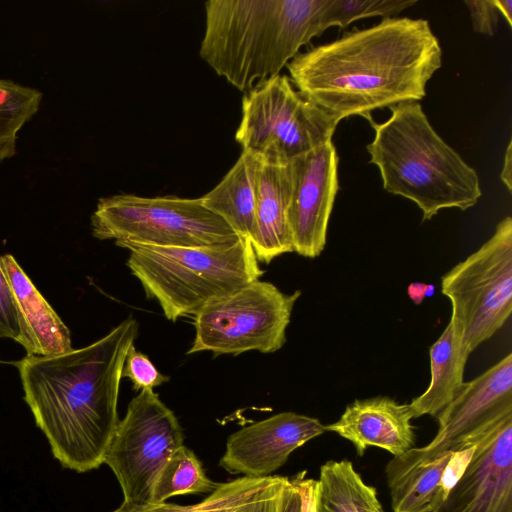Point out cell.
Masks as SVG:
<instances>
[{
	"label": "cell",
	"mask_w": 512,
	"mask_h": 512,
	"mask_svg": "<svg viewBox=\"0 0 512 512\" xmlns=\"http://www.w3.org/2000/svg\"><path fill=\"white\" fill-rule=\"evenodd\" d=\"M450 300V321L469 353L491 338L512 312V218L502 219L493 235L441 280Z\"/></svg>",
	"instance_id": "8"
},
{
	"label": "cell",
	"mask_w": 512,
	"mask_h": 512,
	"mask_svg": "<svg viewBox=\"0 0 512 512\" xmlns=\"http://www.w3.org/2000/svg\"><path fill=\"white\" fill-rule=\"evenodd\" d=\"M389 109L385 122L370 123L375 134L367 146L383 188L414 202L422 221L442 209L475 206L482 196L477 172L434 130L420 103L406 101Z\"/></svg>",
	"instance_id": "4"
},
{
	"label": "cell",
	"mask_w": 512,
	"mask_h": 512,
	"mask_svg": "<svg viewBox=\"0 0 512 512\" xmlns=\"http://www.w3.org/2000/svg\"><path fill=\"white\" fill-rule=\"evenodd\" d=\"M435 292L433 284H426L422 282H412L407 288V294L414 304L419 305L423 302L424 298L430 297Z\"/></svg>",
	"instance_id": "32"
},
{
	"label": "cell",
	"mask_w": 512,
	"mask_h": 512,
	"mask_svg": "<svg viewBox=\"0 0 512 512\" xmlns=\"http://www.w3.org/2000/svg\"><path fill=\"white\" fill-rule=\"evenodd\" d=\"M414 419L409 404L387 396L357 399L348 404L340 418L327 426L353 444L358 456L377 447L398 456L415 443Z\"/></svg>",
	"instance_id": "15"
},
{
	"label": "cell",
	"mask_w": 512,
	"mask_h": 512,
	"mask_svg": "<svg viewBox=\"0 0 512 512\" xmlns=\"http://www.w3.org/2000/svg\"><path fill=\"white\" fill-rule=\"evenodd\" d=\"M474 32L493 36L499 23V11L494 0H465Z\"/></svg>",
	"instance_id": "28"
},
{
	"label": "cell",
	"mask_w": 512,
	"mask_h": 512,
	"mask_svg": "<svg viewBox=\"0 0 512 512\" xmlns=\"http://www.w3.org/2000/svg\"><path fill=\"white\" fill-rule=\"evenodd\" d=\"M299 505L298 491L288 478L283 487L281 512H299Z\"/></svg>",
	"instance_id": "31"
},
{
	"label": "cell",
	"mask_w": 512,
	"mask_h": 512,
	"mask_svg": "<svg viewBox=\"0 0 512 512\" xmlns=\"http://www.w3.org/2000/svg\"><path fill=\"white\" fill-rule=\"evenodd\" d=\"M219 483L205 473L196 454L184 445L176 449L158 472L149 503H162L168 498L185 494H210Z\"/></svg>",
	"instance_id": "22"
},
{
	"label": "cell",
	"mask_w": 512,
	"mask_h": 512,
	"mask_svg": "<svg viewBox=\"0 0 512 512\" xmlns=\"http://www.w3.org/2000/svg\"><path fill=\"white\" fill-rule=\"evenodd\" d=\"M500 178L508 191H512V142L509 141L505 155Z\"/></svg>",
	"instance_id": "33"
},
{
	"label": "cell",
	"mask_w": 512,
	"mask_h": 512,
	"mask_svg": "<svg viewBox=\"0 0 512 512\" xmlns=\"http://www.w3.org/2000/svg\"><path fill=\"white\" fill-rule=\"evenodd\" d=\"M301 291L287 294L260 279L217 298L193 317L195 337L188 355L209 351L237 356L273 353L286 342V330Z\"/></svg>",
	"instance_id": "9"
},
{
	"label": "cell",
	"mask_w": 512,
	"mask_h": 512,
	"mask_svg": "<svg viewBox=\"0 0 512 512\" xmlns=\"http://www.w3.org/2000/svg\"><path fill=\"white\" fill-rule=\"evenodd\" d=\"M20 327L18 314L6 277L0 267V338L19 343Z\"/></svg>",
	"instance_id": "27"
},
{
	"label": "cell",
	"mask_w": 512,
	"mask_h": 512,
	"mask_svg": "<svg viewBox=\"0 0 512 512\" xmlns=\"http://www.w3.org/2000/svg\"><path fill=\"white\" fill-rule=\"evenodd\" d=\"M474 452L432 512H512V412L467 443Z\"/></svg>",
	"instance_id": "11"
},
{
	"label": "cell",
	"mask_w": 512,
	"mask_h": 512,
	"mask_svg": "<svg viewBox=\"0 0 512 512\" xmlns=\"http://www.w3.org/2000/svg\"><path fill=\"white\" fill-rule=\"evenodd\" d=\"M325 431L317 418L281 412L232 433L219 466L230 474L268 477L286 463L292 452Z\"/></svg>",
	"instance_id": "14"
},
{
	"label": "cell",
	"mask_w": 512,
	"mask_h": 512,
	"mask_svg": "<svg viewBox=\"0 0 512 512\" xmlns=\"http://www.w3.org/2000/svg\"><path fill=\"white\" fill-rule=\"evenodd\" d=\"M328 0H209L201 58L242 92L280 75L327 28Z\"/></svg>",
	"instance_id": "3"
},
{
	"label": "cell",
	"mask_w": 512,
	"mask_h": 512,
	"mask_svg": "<svg viewBox=\"0 0 512 512\" xmlns=\"http://www.w3.org/2000/svg\"><path fill=\"white\" fill-rule=\"evenodd\" d=\"M129 250L126 265L145 295L175 322L194 316L209 302L260 279L250 240L219 248L156 247L122 244Z\"/></svg>",
	"instance_id": "5"
},
{
	"label": "cell",
	"mask_w": 512,
	"mask_h": 512,
	"mask_svg": "<svg viewBox=\"0 0 512 512\" xmlns=\"http://www.w3.org/2000/svg\"><path fill=\"white\" fill-rule=\"evenodd\" d=\"M442 66V48L425 19L392 17L299 53L287 65L298 91L338 122L419 101Z\"/></svg>",
	"instance_id": "1"
},
{
	"label": "cell",
	"mask_w": 512,
	"mask_h": 512,
	"mask_svg": "<svg viewBox=\"0 0 512 512\" xmlns=\"http://www.w3.org/2000/svg\"><path fill=\"white\" fill-rule=\"evenodd\" d=\"M317 512H361L370 487L349 460L325 462L320 467Z\"/></svg>",
	"instance_id": "23"
},
{
	"label": "cell",
	"mask_w": 512,
	"mask_h": 512,
	"mask_svg": "<svg viewBox=\"0 0 512 512\" xmlns=\"http://www.w3.org/2000/svg\"><path fill=\"white\" fill-rule=\"evenodd\" d=\"M361 512H384L373 486H370L362 501Z\"/></svg>",
	"instance_id": "34"
},
{
	"label": "cell",
	"mask_w": 512,
	"mask_h": 512,
	"mask_svg": "<svg viewBox=\"0 0 512 512\" xmlns=\"http://www.w3.org/2000/svg\"><path fill=\"white\" fill-rule=\"evenodd\" d=\"M338 123L277 75L245 93L235 139L262 162L289 163L330 140Z\"/></svg>",
	"instance_id": "7"
},
{
	"label": "cell",
	"mask_w": 512,
	"mask_h": 512,
	"mask_svg": "<svg viewBox=\"0 0 512 512\" xmlns=\"http://www.w3.org/2000/svg\"><path fill=\"white\" fill-rule=\"evenodd\" d=\"M290 481L299 494V512H317L318 481L306 477L305 470L290 478Z\"/></svg>",
	"instance_id": "29"
},
{
	"label": "cell",
	"mask_w": 512,
	"mask_h": 512,
	"mask_svg": "<svg viewBox=\"0 0 512 512\" xmlns=\"http://www.w3.org/2000/svg\"><path fill=\"white\" fill-rule=\"evenodd\" d=\"M470 353L451 321L429 349L431 378L427 389L410 403L413 418L437 415L455 398L464 380Z\"/></svg>",
	"instance_id": "20"
},
{
	"label": "cell",
	"mask_w": 512,
	"mask_h": 512,
	"mask_svg": "<svg viewBox=\"0 0 512 512\" xmlns=\"http://www.w3.org/2000/svg\"><path fill=\"white\" fill-rule=\"evenodd\" d=\"M184 434L174 412L151 389L141 390L119 421L104 462L116 476L123 502H150L154 480Z\"/></svg>",
	"instance_id": "10"
},
{
	"label": "cell",
	"mask_w": 512,
	"mask_h": 512,
	"mask_svg": "<svg viewBox=\"0 0 512 512\" xmlns=\"http://www.w3.org/2000/svg\"><path fill=\"white\" fill-rule=\"evenodd\" d=\"M42 98L38 89L0 79V162L16 154L18 133L38 112Z\"/></svg>",
	"instance_id": "24"
},
{
	"label": "cell",
	"mask_w": 512,
	"mask_h": 512,
	"mask_svg": "<svg viewBox=\"0 0 512 512\" xmlns=\"http://www.w3.org/2000/svg\"><path fill=\"white\" fill-rule=\"evenodd\" d=\"M261 159L249 151L242 153L223 179L199 199L220 217L241 239L252 240L256 233L257 183Z\"/></svg>",
	"instance_id": "19"
},
{
	"label": "cell",
	"mask_w": 512,
	"mask_h": 512,
	"mask_svg": "<svg viewBox=\"0 0 512 512\" xmlns=\"http://www.w3.org/2000/svg\"><path fill=\"white\" fill-rule=\"evenodd\" d=\"M512 412V354L471 381L437 415L435 437L422 449L430 455L467 449V443L494 421Z\"/></svg>",
	"instance_id": "13"
},
{
	"label": "cell",
	"mask_w": 512,
	"mask_h": 512,
	"mask_svg": "<svg viewBox=\"0 0 512 512\" xmlns=\"http://www.w3.org/2000/svg\"><path fill=\"white\" fill-rule=\"evenodd\" d=\"M285 477H240L218 487L204 500L192 505L174 503H146L141 505L122 503L112 512H234L250 502L265 497L277 488Z\"/></svg>",
	"instance_id": "21"
},
{
	"label": "cell",
	"mask_w": 512,
	"mask_h": 512,
	"mask_svg": "<svg viewBox=\"0 0 512 512\" xmlns=\"http://www.w3.org/2000/svg\"><path fill=\"white\" fill-rule=\"evenodd\" d=\"M338 161L331 139L290 161L293 190L289 223L293 250L303 257H318L325 247L339 189Z\"/></svg>",
	"instance_id": "12"
},
{
	"label": "cell",
	"mask_w": 512,
	"mask_h": 512,
	"mask_svg": "<svg viewBox=\"0 0 512 512\" xmlns=\"http://www.w3.org/2000/svg\"><path fill=\"white\" fill-rule=\"evenodd\" d=\"M122 378L129 379L135 391L153 390L169 380V377L158 371L151 360L132 345L126 354Z\"/></svg>",
	"instance_id": "26"
},
{
	"label": "cell",
	"mask_w": 512,
	"mask_h": 512,
	"mask_svg": "<svg viewBox=\"0 0 512 512\" xmlns=\"http://www.w3.org/2000/svg\"><path fill=\"white\" fill-rule=\"evenodd\" d=\"M92 234L117 246L219 248L240 238L199 198L143 197L120 193L100 198L91 216Z\"/></svg>",
	"instance_id": "6"
},
{
	"label": "cell",
	"mask_w": 512,
	"mask_h": 512,
	"mask_svg": "<svg viewBox=\"0 0 512 512\" xmlns=\"http://www.w3.org/2000/svg\"><path fill=\"white\" fill-rule=\"evenodd\" d=\"M414 0H328L324 12L326 28H345L352 22L375 16L396 17L405 9L415 5Z\"/></svg>",
	"instance_id": "25"
},
{
	"label": "cell",
	"mask_w": 512,
	"mask_h": 512,
	"mask_svg": "<svg viewBox=\"0 0 512 512\" xmlns=\"http://www.w3.org/2000/svg\"><path fill=\"white\" fill-rule=\"evenodd\" d=\"M293 176L289 163L262 162L257 183L256 233L252 240L258 262L294 252L289 223Z\"/></svg>",
	"instance_id": "17"
},
{
	"label": "cell",
	"mask_w": 512,
	"mask_h": 512,
	"mask_svg": "<svg viewBox=\"0 0 512 512\" xmlns=\"http://www.w3.org/2000/svg\"><path fill=\"white\" fill-rule=\"evenodd\" d=\"M138 330L128 317L88 346L15 363L24 400L63 467L82 473L103 464L120 421L122 370Z\"/></svg>",
	"instance_id": "2"
},
{
	"label": "cell",
	"mask_w": 512,
	"mask_h": 512,
	"mask_svg": "<svg viewBox=\"0 0 512 512\" xmlns=\"http://www.w3.org/2000/svg\"><path fill=\"white\" fill-rule=\"evenodd\" d=\"M453 452L438 455L412 447L385 466L394 512H432L439 500L442 477Z\"/></svg>",
	"instance_id": "18"
},
{
	"label": "cell",
	"mask_w": 512,
	"mask_h": 512,
	"mask_svg": "<svg viewBox=\"0 0 512 512\" xmlns=\"http://www.w3.org/2000/svg\"><path fill=\"white\" fill-rule=\"evenodd\" d=\"M494 4L499 13L504 16L509 27L512 26V1L511 0H494Z\"/></svg>",
	"instance_id": "35"
},
{
	"label": "cell",
	"mask_w": 512,
	"mask_h": 512,
	"mask_svg": "<svg viewBox=\"0 0 512 512\" xmlns=\"http://www.w3.org/2000/svg\"><path fill=\"white\" fill-rule=\"evenodd\" d=\"M288 477L272 492L263 498L248 503L234 512H281L282 492Z\"/></svg>",
	"instance_id": "30"
},
{
	"label": "cell",
	"mask_w": 512,
	"mask_h": 512,
	"mask_svg": "<svg viewBox=\"0 0 512 512\" xmlns=\"http://www.w3.org/2000/svg\"><path fill=\"white\" fill-rule=\"evenodd\" d=\"M18 314L19 343L27 355L55 356L71 351L70 331L10 254L0 255Z\"/></svg>",
	"instance_id": "16"
}]
</instances>
